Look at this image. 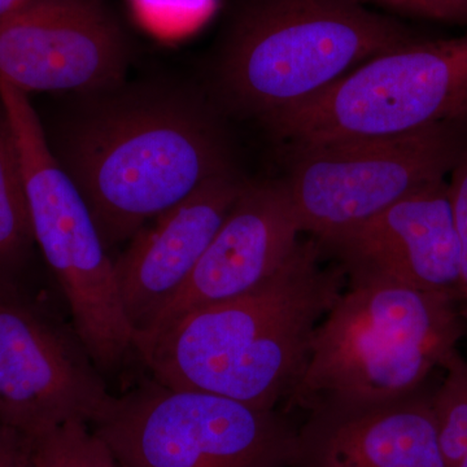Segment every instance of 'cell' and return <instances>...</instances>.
Wrapping results in <instances>:
<instances>
[{
    "instance_id": "obj_1",
    "label": "cell",
    "mask_w": 467,
    "mask_h": 467,
    "mask_svg": "<svg viewBox=\"0 0 467 467\" xmlns=\"http://www.w3.org/2000/svg\"><path fill=\"white\" fill-rule=\"evenodd\" d=\"M45 134L109 251L234 169L216 112L174 82H124L73 94Z\"/></svg>"
},
{
    "instance_id": "obj_2",
    "label": "cell",
    "mask_w": 467,
    "mask_h": 467,
    "mask_svg": "<svg viewBox=\"0 0 467 467\" xmlns=\"http://www.w3.org/2000/svg\"><path fill=\"white\" fill-rule=\"evenodd\" d=\"M316 239L251 291L192 310L134 339L152 379L174 389L278 409L300 382L316 330L347 287L337 264L322 265Z\"/></svg>"
},
{
    "instance_id": "obj_3",
    "label": "cell",
    "mask_w": 467,
    "mask_h": 467,
    "mask_svg": "<svg viewBox=\"0 0 467 467\" xmlns=\"http://www.w3.org/2000/svg\"><path fill=\"white\" fill-rule=\"evenodd\" d=\"M463 322L453 295L347 282L316 330L306 371L284 411L368 407L410 395L460 355Z\"/></svg>"
},
{
    "instance_id": "obj_4",
    "label": "cell",
    "mask_w": 467,
    "mask_h": 467,
    "mask_svg": "<svg viewBox=\"0 0 467 467\" xmlns=\"http://www.w3.org/2000/svg\"><path fill=\"white\" fill-rule=\"evenodd\" d=\"M413 39L359 0H247L218 52V92L264 124Z\"/></svg>"
},
{
    "instance_id": "obj_5",
    "label": "cell",
    "mask_w": 467,
    "mask_h": 467,
    "mask_svg": "<svg viewBox=\"0 0 467 467\" xmlns=\"http://www.w3.org/2000/svg\"><path fill=\"white\" fill-rule=\"evenodd\" d=\"M0 99L14 129L36 248L54 275L72 325L106 379L121 376L137 358L115 260L90 208L55 159L26 92L0 79Z\"/></svg>"
},
{
    "instance_id": "obj_6",
    "label": "cell",
    "mask_w": 467,
    "mask_h": 467,
    "mask_svg": "<svg viewBox=\"0 0 467 467\" xmlns=\"http://www.w3.org/2000/svg\"><path fill=\"white\" fill-rule=\"evenodd\" d=\"M454 122H467V34L413 39L377 55L264 124L295 147L401 137Z\"/></svg>"
},
{
    "instance_id": "obj_7",
    "label": "cell",
    "mask_w": 467,
    "mask_h": 467,
    "mask_svg": "<svg viewBox=\"0 0 467 467\" xmlns=\"http://www.w3.org/2000/svg\"><path fill=\"white\" fill-rule=\"evenodd\" d=\"M121 467H288L297 427L284 410L146 379L91 426Z\"/></svg>"
},
{
    "instance_id": "obj_8",
    "label": "cell",
    "mask_w": 467,
    "mask_h": 467,
    "mask_svg": "<svg viewBox=\"0 0 467 467\" xmlns=\"http://www.w3.org/2000/svg\"><path fill=\"white\" fill-rule=\"evenodd\" d=\"M284 182L303 233L316 241L364 223L429 184L447 180L467 152V122L401 137L291 147Z\"/></svg>"
},
{
    "instance_id": "obj_9",
    "label": "cell",
    "mask_w": 467,
    "mask_h": 467,
    "mask_svg": "<svg viewBox=\"0 0 467 467\" xmlns=\"http://www.w3.org/2000/svg\"><path fill=\"white\" fill-rule=\"evenodd\" d=\"M115 399L73 325L27 285L0 287V423L27 438L75 420L94 426Z\"/></svg>"
},
{
    "instance_id": "obj_10",
    "label": "cell",
    "mask_w": 467,
    "mask_h": 467,
    "mask_svg": "<svg viewBox=\"0 0 467 467\" xmlns=\"http://www.w3.org/2000/svg\"><path fill=\"white\" fill-rule=\"evenodd\" d=\"M133 51L107 0H32L0 21V79L26 95L116 88Z\"/></svg>"
},
{
    "instance_id": "obj_11",
    "label": "cell",
    "mask_w": 467,
    "mask_h": 467,
    "mask_svg": "<svg viewBox=\"0 0 467 467\" xmlns=\"http://www.w3.org/2000/svg\"><path fill=\"white\" fill-rule=\"evenodd\" d=\"M316 242L322 254L342 267L348 284L391 282L459 300L460 243L447 180Z\"/></svg>"
},
{
    "instance_id": "obj_12",
    "label": "cell",
    "mask_w": 467,
    "mask_h": 467,
    "mask_svg": "<svg viewBox=\"0 0 467 467\" xmlns=\"http://www.w3.org/2000/svg\"><path fill=\"white\" fill-rule=\"evenodd\" d=\"M299 217L282 181H245L189 281L160 313L155 333L192 310L251 291L275 275L300 243Z\"/></svg>"
},
{
    "instance_id": "obj_13",
    "label": "cell",
    "mask_w": 467,
    "mask_h": 467,
    "mask_svg": "<svg viewBox=\"0 0 467 467\" xmlns=\"http://www.w3.org/2000/svg\"><path fill=\"white\" fill-rule=\"evenodd\" d=\"M245 181L223 171L144 225L116 257L119 299L133 335L149 330L189 281Z\"/></svg>"
},
{
    "instance_id": "obj_14",
    "label": "cell",
    "mask_w": 467,
    "mask_h": 467,
    "mask_svg": "<svg viewBox=\"0 0 467 467\" xmlns=\"http://www.w3.org/2000/svg\"><path fill=\"white\" fill-rule=\"evenodd\" d=\"M308 413L288 467H445L432 396L422 389L380 404Z\"/></svg>"
},
{
    "instance_id": "obj_15",
    "label": "cell",
    "mask_w": 467,
    "mask_h": 467,
    "mask_svg": "<svg viewBox=\"0 0 467 467\" xmlns=\"http://www.w3.org/2000/svg\"><path fill=\"white\" fill-rule=\"evenodd\" d=\"M36 250L20 153L0 99V287H29L27 275Z\"/></svg>"
},
{
    "instance_id": "obj_16",
    "label": "cell",
    "mask_w": 467,
    "mask_h": 467,
    "mask_svg": "<svg viewBox=\"0 0 467 467\" xmlns=\"http://www.w3.org/2000/svg\"><path fill=\"white\" fill-rule=\"evenodd\" d=\"M29 439L34 467H121L88 423H64Z\"/></svg>"
},
{
    "instance_id": "obj_17",
    "label": "cell",
    "mask_w": 467,
    "mask_h": 467,
    "mask_svg": "<svg viewBox=\"0 0 467 467\" xmlns=\"http://www.w3.org/2000/svg\"><path fill=\"white\" fill-rule=\"evenodd\" d=\"M432 396L439 444L445 467H467V361L456 356Z\"/></svg>"
},
{
    "instance_id": "obj_18",
    "label": "cell",
    "mask_w": 467,
    "mask_h": 467,
    "mask_svg": "<svg viewBox=\"0 0 467 467\" xmlns=\"http://www.w3.org/2000/svg\"><path fill=\"white\" fill-rule=\"evenodd\" d=\"M140 18L158 29H180L201 20L212 0H131Z\"/></svg>"
},
{
    "instance_id": "obj_19",
    "label": "cell",
    "mask_w": 467,
    "mask_h": 467,
    "mask_svg": "<svg viewBox=\"0 0 467 467\" xmlns=\"http://www.w3.org/2000/svg\"><path fill=\"white\" fill-rule=\"evenodd\" d=\"M448 182L460 243L459 306L461 316L467 322V152L451 171Z\"/></svg>"
},
{
    "instance_id": "obj_20",
    "label": "cell",
    "mask_w": 467,
    "mask_h": 467,
    "mask_svg": "<svg viewBox=\"0 0 467 467\" xmlns=\"http://www.w3.org/2000/svg\"><path fill=\"white\" fill-rule=\"evenodd\" d=\"M380 5L441 23L467 26V0H376Z\"/></svg>"
},
{
    "instance_id": "obj_21",
    "label": "cell",
    "mask_w": 467,
    "mask_h": 467,
    "mask_svg": "<svg viewBox=\"0 0 467 467\" xmlns=\"http://www.w3.org/2000/svg\"><path fill=\"white\" fill-rule=\"evenodd\" d=\"M0 467H34L30 439L3 423H0Z\"/></svg>"
},
{
    "instance_id": "obj_22",
    "label": "cell",
    "mask_w": 467,
    "mask_h": 467,
    "mask_svg": "<svg viewBox=\"0 0 467 467\" xmlns=\"http://www.w3.org/2000/svg\"><path fill=\"white\" fill-rule=\"evenodd\" d=\"M32 0H0V21L11 17Z\"/></svg>"
}]
</instances>
